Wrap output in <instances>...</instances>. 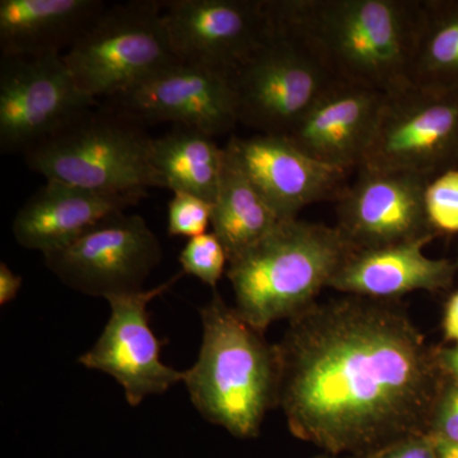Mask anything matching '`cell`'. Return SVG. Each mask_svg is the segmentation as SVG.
I'll use <instances>...</instances> for the list:
<instances>
[{
  "label": "cell",
  "instance_id": "6da1fadb",
  "mask_svg": "<svg viewBox=\"0 0 458 458\" xmlns=\"http://www.w3.org/2000/svg\"><path fill=\"white\" fill-rule=\"evenodd\" d=\"M276 346L278 408L295 438L366 457L428 434L445 377L436 346L394 301L315 302L289 319Z\"/></svg>",
  "mask_w": 458,
  "mask_h": 458
},
{
  "label": "cell",
  "instance_id": "7a4b0ae2",
  "mask_svg": "<svg viewBox=\"0 0 458 458\" xmlns=\"http://www.w3.org/2000/svg\"><path fill=\"white\" fill-rule=\"evenodd\" d=\"M265 7L337 82L385 93L411 83L421 0H265Z\"/></svg>",
  "mask_w": 458,
  "mask_h": 458
},
{
  "label": "cell",
  "instance_id": "3957f363",
  "mask_svg": "<svg viewBox=\"0 0 458 458\" xmlns=\"http://www.w3.org/2000/svg\"><path fill=\"white\" fill-rule=\"evenodd\" d=\"M200 318L198 360L183 372L190 400L209 423L236 438H256L267 411L278 408V346L241 318L216 289Z\"/></svg>",
  "mask_w": 458,
  "mask_h": 458
},
{
  "label": "cell",
  "instance_id": "277c9868",
  "mask_svg": "<svg viewBox=\"0 0 458 458\" xmlns=\"http://www.w3.org/2000/svg\"><path fill=\"white\" fill-rule=\"evenodd\" d=\"M352 251L336 227L300 218L283 221L228 262L234 309L265 334L274 322L310 309Z\"/></svg>",
  "mask_w": 458,
  "mask_h": 458
},
{
  "label": "cell",
  "instance_id": "5b68a950",
  "mask_svg": "<svg viewBox=\"0 0 458 458\" xmlns=\"http://www.w3.org/2000/svg\"><path fill=\"white\" fill-rule=\"evenodd\" d=\"M123 113L89 110L27 149L26 164L47 177L102 194L147 198L165 189L150 158L152 138Z\"/></svg>",
  "mask_w": 458,
  "mask_h": 458
},
{
  "label": "cell",
  "instance_id": "8992f818",
  "mask_svg": "<svg viewBox=\"0 0 458 458\" xmlns=\"http://www.w3.org/2000/svg\"><path fill=\"white\" fill-rule=\"evenodd\" d=\"M64 60L78 89L93 99L119 98L180 63L165 29L164 2L157 0L106 5Z\"/></svg>",
  "mask_w": 458,
  "mask_h": 458
},
{
  "label": "cell",
  "instance_id": "52a82bcc",
  "mask_svg": "<svg viewBox=\"0 0 458 458\" xmlns=\"http://www.w3.org/2000/svg\"><path fill=\"white\" fill-rule=\"evenodd\" d=\"M271 25L269 36L231 80L238 123L285 137L340 82L306 42Z\"/></svg>",
  "mask_w": 458,
  "mask_h": 458
},
{
  "label": "cell",
  "instance_id": "ba28073f",
  "mask_svg": "<svg viewBox=\"0 0 458 458\" xmlns=\"http://www.w3.org/2000/svg\"><path fill=\"white\" fill-rule=\"evenodd\" d=\"M360 167L429 180L458 170V90L409 83L386 93Z\"/></svg>",
  "mask_w": 458,
  "mask_h": 458
},
{
  "label": "cell",
  "instance_id": "9c48e42d",
  "mask_svg": "<svg viewBox=\"0 0 458 458\" xmlns=\"http://www.w3.org/2000/svg\"><path fill=\"white\" fill-rule=\"evenodd\" d=\"M44 259L69 288L107 300L143 291L144 282L162 260V246L143 216L123 212Z\"/></svg>",
  "mask_w": 458,
  "mask_h": 458
},
{
  "label": "cell",
  "instance_id": "30bf717a",
  "mask_svg": "<svg viewBox=\"0 0 458 458\" xmlns=\"http://www.w3.org/2000/svg\"><path fill=\"white\" fill-rule=\"evenodd\" d=\"M96 105L78 89L62 54L2 56L0 150L25 153Z\"/></svg>",
  "mask_w": 458,
  "mask_h": 458
},
{
  "label": "cell",
  "instance_id": "8fae6325",
  "mask_svg": "<svg viewBox=\"0 0 458 458\" xmlns=\"http://www.w3.org/2000/svg\"><path fill=\"white\" fill-rule=\"evenodd\" d=\"M185 276L182 270L164 284L135 293L107 298L111 315L95 345L78 363L99 370L122 385L129 405L138 406L152 394L167 393L183 382V372L161 360V340L150 328L148 304L170 291Z\"/></svg>",
  "mask_w": 458,
  "mask_h": 458
},
{
  "label": "cell",
  "instance_id": "7c38bea8",
  "mask_svg": "<svg viewBox=\"0 0 458 458\" xmlns=\"http://www.w3.org/2000/svg\"><path fill=\"white\" fill-rule=\"evenodd\" d=\"M428 182L417 174L360 167L336 200L335 227L354 251L436 240L424 204Z\"/></svg>",
  "mask_w": 458,
  "mask_h": 458
},
{
  "label": "cell",
  "instance_id": "4fadbf2b",
  "mask_svg": "<svg viewBox=\"0 0 458 458\" xmlns=\"http://www.w3.org/2000/svg\"><path fill=\"white\" fill-rule=\"evenodd\" d=\"M164 4L177 59L228 77L273 29L265 0H170Z\"/></svg>",
  "mask_w": 458,
  "mask_h": 458
},
{
  "label": "cell",
  "instance_id": "5bb4252c",
  "mask_svg": "<svg viewBox=\"0 0 458 458\" xmlns=\"http://www.w3.org/2000/svg\"><path fill=\"white\" fill-rule=\"evenodd\" d=\"M116 98L140 122L174 123L210 137L238 123L231 77L188 63L157 72Z\"/></svg>",
  "mask_w": 458,
  "mask_h": 458
},
{
  "label": "cell",
  "instance_id": "9a60e30c",
  "mask_svg": "<svg viewBox=\"0 0 458 458\" xmlns=\"http://www.w3.org/2000/svg\"><path fill=\"white\" fill-rule=\"evenodd\" d=\"M225 147L283 221L309 205L337 200L346 188L348 171L312 158L283 135L232 137Z\"/></svg>",
  "mask_w": 458,
  "mask_h": 458
},
{
  "label": "cell",
  "instance_id": "2e32d148",
  "mask_svg": "<svg viewBox=\"0 0 458 458\" xmlns=\"http://www.w3.org/2000/svg\"><path fill=\"white\" fill-rule=\"evenodd\" d=\"M385 96L369 87L337 83L285 137L322 164L358 170L375 134Z\"/></svg>",
  "mask_w": 458,
  "mask_h": 458
},
{
  "label": "cell",
  "instance_id": "e0dca14e",
  "mask_svg": "<svg viewBox=\"0 0 458 458\" xmlns=\"http://www.w3.org/2000/svg\"><path fill=\"white\" fill-rule=\"evenodd\" d=\"M433 240L352 251L328 288L345 295L394 301L412 292L447 291L458 273L456 261L433 259L424 247Z\"/></svg>",
  "mask_w": 458,
  "mask_h": 458
},
{
  "label": "cell",
  "instance_id": "ac0fdd59",
  "mask_svg": "<svg viewBox=\"0 0 458 458\" xmlns=\"http://www.w3.org/2000/svg\"><path fill=\"white\" fill-rule=\"evenodd\" d=\"M140 200L131 195L102 194L47 181L18 210L12 231L18 245L47 254Z\"/></svg>",
  "mask_w": 458,
  "mask_h": 458
},
{
  "label": "cell",
  "instance_id": "d6986e66",
  "mask_svg": "<svg viewBox=\"0 0 458 458\" xmlns=\"http://www.w3.org/2000/svg\"><path fill=\"white\" fill-rule=\"evenodd\" d=\"M105 8L99 0H2V56L62 54L73 47Z\"/></svg>",
  "mask_w": 458,
  "mask_h": 458
},
{
  "label": "cell",
  "instance_id": "ffe728a7",
  "mask_svg": "<svg viewBox=\"0 0 458 458\" xmlns=\"http://www.w3.org/2000/svg\"><path fill=\"white\" fill-rule=\"evenodd\" d=\"M225 150L221 183L213 203L212 232L225 246L229 262L269 234L283 219L231 150L227 147Z\"/></svg>",
  "mask_w": 458,
  "mask_h": 458
},
{
  "label": "cell",
  "instance_id": "44dd1931",
  "mask_svg": "<svg viewBox=\"0 0 458 458\" xmlns=\"http://www.w3.org/2000/svg\"><path fill=\"white\" fill-rule=\"evenodd\" d=\"M150 158L165 189L216 201L225 150L216 146L210 135L176 126L162 137L152 138Z\"/></svg>",
  "mask_w": 458,
  "mask_h": 458
},
{
  "label": "cell",
  "instance_id": "7402d4cb",
  "mask_svg": "<svg viewBox=\"0 0 458 458\" xmlns=\"http://www.w3.org/2000/svg\"><path fill=\"white\" fill-rule=\"evenodd\" d=\"M410 82L458 90V0H421V18Z\"/></svg>",
  "mask_w": 458,
  "mask_h": 458
},
{
  "label": "cell",
  "instance_id": "603a6c76",
  "mask_svg": "<svg viewBox=\"0 0 458 458\" xmlns=\"http://www.w3.org/2000/svg\"><path fill=\"white\" fill-rule=\"evenodd\" d=\"M179 261L182 271L195 276L216 291L228 262L227 252L213 232L190 238L181 251Z\"/></svg>",
  "mask_w": 458,
  "mask_h": 458
},
{
  "label": "cell",
  "instance_id": "cb8c5ba5",
  "mask_svg": "<svg viewBox=\"0 0 458 458\" xmlns=\"http://www.w3.org/2000/svg\"><path fill=\"white\" fill-rule=\"evenodd\" d=\"M424 204L430 227L437 234L458 233V170H451L429 180Z\"/></svg>",
  "mask_w": 458,
  "mask_h": 458
},
{
  "label": "cell",
  "instance_id": "d4e9b609",
  "mask_svg": "<svg viewBox=\"0 0 458 458\" xmlns=\"http://www.w3.org/2000/svg\"><path fill=\"white\" fill-rule=\"evenodd\" d=\"M213 203L189 192H174L168 203L167 232L171 237L194 238L212 225Z\"/></svg>",
  "mask_w": 458,
  "mask_h": 458
},
{
  "label": "cell",
  "instance_id": "484cf974",
  "mask_svg": "<svg viewBox=\"0 0 458 458\" xmlns=\"http://www.w3.org/2000/svg\"><path fill=\"white\" fill-rule=\"evenodd\" d=\"M428 434L434 439L458 443V382L445 378L430 412Z\"/></svg>",
  "mask_w": 458,
  "mask_h": 458
},
{
  "label": "cell",
  "instance_id": "4316f807",
  "mask_svg": "<svg viewBox=\"0 0 458 458\" xmlns=\"http://www.w3.org/2000/svg\"><path fill=\"white\" fill-rule=\"evenodd\" d=\"M363 458H437L436 445L429 434H417Z\"/></svg>",
  "mask_w": 458,
  "mask_h": 458
},
{
  "label": "cell",
  "instance_id": "83f0119b",
  "mask_svg": "<svg viewBox=\"0 0 458 458\" xmlns=\"http://www.w3.org/2000/svg\"><path fill=\"white\" fill-rule=\"evenodd\" d=\"M22 283V276L14 273L4 261L0 262V304L2 306L12 302L17 297Z\"/></svg>",
  "mask_w": 458,
  "mask_h": 458
},
{
  "label": "cell",
  "instance_id": "f1b7e54d",
  "mask_svg": "<svg viewBox=\"0 0 458 458\" xmlns=\"http://www.w3.org/2000/svg\"><path fill=\"white\" fill-rule=\"evenodd\" d=\"M436 360L445 378L458 382V344L436 346Z\"/></svg>",
  "mask_w": 458,
  "mask_h": 458
},
{
  "label": "cell",
  "instance_id": "f546056e",
  "mask_svg": "<svg viewBox=\"0 0 458 458\" xmlns=\"http://www.w3.org/2000/svg\"><path fill=\"white\" fill-rule=\"evenodd\" d=\"M442 328L445 342L458 344V291L454 292L445 303Z\"/></svg>",
  "mask_w": 458,
  "mask_h": 458
},
{
  "label": "cell",
  "instance_id": "4dcf8cb0",
  "mask_svg": "<svg viewBox=\"0 0 458 458\" xmlns=\"http://www.w3.org/2000/svg\"><path fill=\"white\" fill-rule=\"evenodd\" d=\"M434 445H436L437 458H458V443L434 439Z\"/></svg>",
  "mask_w": 458,
  "mask_h": 458
},
{
  "label": "cell",
  "instance_id": "1f68e13d",
  "mask_svg": "<svg viewBox=\"0 0 458 458\" xmlns=\"http://www.w3.org/2000/svg\"><path fill=\"white\" fill-rule=\"evenodd\" d=\"M312 458H363V457H357V456H337V454H327V452H325L324 454H319V456H316V457H312Z\"/></svg>",
  "mask_w": 458,
  "mask_h": 458
},
{
  "label": "cell",
  "instance_id": "d6a6232c",
  "mask_svg": "<svg viewBox=\"0 0 458 458\" xmlns=\"http://www.w3.org/2000/svg\"><path fill=\"white\" fill-rule=\"evenodd\" d=\"M456 264H457V267H458V255H457V260H456Z\"/></svg>",
  "mask_w": 458,
  "mask_h": 458
}]
</instances>
